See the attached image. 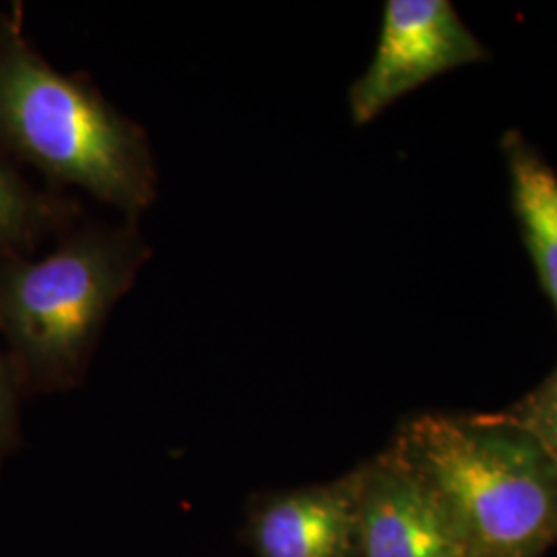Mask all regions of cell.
I'll return each mask as SVG.
<instances>
[{
	"label": "cell",
	"mask_w": 557,
	"mask_h": 557,
	"mask_svg": "<svg viewBox=\"0 0 557 557\" xmlns=\"http://www.w3.org/2000/svg\"><path fill=\"white\" fill-rule=\"evenodd\" d=\"M0 149L126 221H139L158 199L145 128L87 77L60 73L41 57L23 32L20 2L0 15Z\"/></svg>",
	"instance_id": "cell-1"
},
{
	"label": "cell",
	"mask_w": 557,
	"mask_h": 557,
	"mask_svg": "<svg viewBox=\"0 0 557 557\" xmlns=\"http://www.w3.org/2000/svg\"><path fill=\"white\" fill-rule=\"evenodd\" d=\"M391 446L438 502L462 557H543L557 545V465L506 413H421Z\"/></svg>",
	"instance_id": "cell-2"
},
{
	"label": "cell",
	"mask_w": 557,
	"mask_h": 557,
	"mask_svg": "<svg viewBox=\"0 0 557 557\" xmlns=\"http://www.w3.org/2000/svg\"><path fill=\"white\" fill-rule=\"evenodd\" d=\"M149 259L137 221H122L75 225L40 260H0V338L23 395L83 384L112 310Z\"/></svg>",
	"instance_id": "cell-3"
},
{
	"label": "cell",
	"mask_w": 557,
	"mask_h": 557,
	"mask_svg": "<svg viewBox=\"0 0 557 557\" xmlns=\"http://www.w3.org/2000/svg\"><path fill=\"white\" fill-rule=\"evenodd\" d=\"M483 59L485 48L450 2L388 0L374 59L349 91L351 119L363 126L419 85Z\"/></svg>",
	"instance_id": "cell-4"
},
{
	"label": "cell",
	"mask_w": 557,
	"mask_h": 557,
	"mask_svg": "<svg viewBox=\"0 0 557 557\" xmlns=\"http://www.w3.org/2000/svg\"><path fill=\"white\" fill-rule=\"evenodd\" d=\"M359 469L250 499L242 541L255 557H358Z\"/></svg>",
	"instance_id": "cell-5"
},
{
	"label": "cell",
	"mask_w": 557,
	"mask_h": 557,
	"mask_svg": "<svg viewBox=\"0 0 557 557\" xmlns=\"http://www.w3.org/2000/svg\"><path fill=\"white\" fill-rule=\"evenodd\" d=\"M358 469V557H462L438 502L391 444Z\"/></svg>",
	"instance_id": "cell-6"
},
{
	"label": "cell",
	"mask_w": 557,
	"mask_h": 557,
	"mask_svg": "<svg viewBox=\"0 0 557 557\" xmlns=\"http://www.w3.org/2000/svg\"><path fill=\"white\" fill-rule=\"evenodd\" d=\"M504 151L524 242L557 310V174L517 133L504 139Z\"/></svg>",
	"instance_id": "cell-7"
},
{
	"label": "cell",
	"mask_w": 557,
	"mask_h": 557,
	"mask_svg": "<svg viewBox=\"0 0 557 557\" xmlns=\"http://www.w3.org/2000/svg\"><path fill=\"white\" fill-rule=\"evenodd\" d=\"M77 218V200L36 188L0 149V260L29 257L41 239L73 230Z\"/></svg>",
	"instance_id": "cell-8"
},
{
	"label": "cell",
	"mask_w": 557,
	"mask_h": 557,
	"mask_svg": "<svg viewBox=\"0 0 557 557\" xmlns=\"http://www.w3.org/2000/svg\"><path fill=\"white\" fill-rule=\"evenodd\" d=\"M504 413L533 434L557 465V370Z\"/></svg>",
	"instance_id": "cell-9"
},
{
	"label": "cell",
	"mask_w": 557,
	"mask_h": 557,
	"mask_svg": "<svg viewBox=\"0 0 557 557\" xmlns=\"http://www.w3.org/2000/svg\"><path fill=\"white\" fill-rule=\"evenodd\" d=\"M23 397L13 363L0 345V467L20 446V400Z\"/></svg>",
	"instance_id": "cell-10"
}]
</instances>
